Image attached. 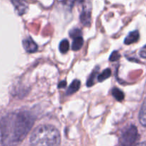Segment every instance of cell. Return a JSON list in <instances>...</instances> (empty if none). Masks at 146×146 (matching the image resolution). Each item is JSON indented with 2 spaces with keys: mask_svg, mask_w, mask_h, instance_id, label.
I'll return each mask as SVG.
<instances>
[{
  "mask_svg": "<svg viewBox=\"0 0 146 146\" xmlns=\"http://www.w3.org/2000/svg\"><path fill=\"white\" fill-rule=\"evenodd\" d=\"M60 52L62 54H65L68 52L69 48H70V44H69V42L67 40H63L62 41L60 42V46H59Z\"/></svg>",
  "mask_w": 146,
  "mask_h": 146,
  "instance_id": "12",
  "label": "cell"
},
{
  "mask_svg": "<svg viewBox=\"0 0 146 146\" xmlns=\"http://www.w3.org/2000/svg\"><path fill=\"white\" fill-rule=\"evenodd\" d=\"M139 36H140V35H139L138 31H133V32H131L126 36L125 40V44H131L136 42L138 40Z\"/></svg>",
  "mask_w": 146,
  "mask_h": 146,
  "instance_id": "5",
  "label": "cell"
},
{
  "mask_svg": "<svg viewBox=\"0 0 146 146\" xmlns=\"http://www.w3.org/2000/svg\"><path fill=\"white\" fill-rule=\"evenodd\" d=\"M80 20L84 25L88 26L90 22V12L89 11L84 10L80 15Z\"/></svg>",
  "mask_w": 146,
  "mask_h": 146,
  "instance_id": "9",
  "label": "cell"
},
{
  "mask_svg": "<svg viewBox=\"0 0 146 146\" xmlns=\"http://www.w3.org/2000/svg\"><path fill=\"white\" fill-rule=\"evenodd\" d=\"M23 47L27 52H34L37 50V45L30 37L23 40Z\"/></svg>",
  "mask_w": 146,
  "mask_h": 146,
  "instance_id": "4",
  "label": "cell"
},
{
  "mask_svg": "<svg viewBox=\"0 0 146 146\" xmlns=\"http://www.w3.org/2000/svg\"><path fill=\"white\" fill-rule=\"evenodd\" d=\"M139 120L140 124L146 127V98L145 99L139 113Z\"/></svg>",
  "mask_w": 146,
  "mask_h": 146,
  "instance_id": "6",
  "label": "cell"
},
{
  "mask_svg": "<svg viewBox=\"0 0 146 146\" xmlns=\"http://www.w3.org/2000/svg\"><path fill=\"white\" fill-rule=\"evenodd\" d=\"M65 86H66L65 81H62V82H60V83H59V85H58L59 88H64Z\"/></svg>",
  "mask_w": 146,
  "mask_h": 146,
  "instance_id": "17",
  "label": "cell"
},
{
  "mask_svg": "<svg viewBox=\"0 0 146 146\" xmlns=\"http://www.w3.org/2000/svg\"><path fill=\"white\" fill-rule=\"evenodd\" d=\"M95 75H95V72H93L92 74V75L90 77L89 80H88V83H87V85H88V87L92 86V85L94 84V79H95Z\"/></svg>",
  "mask_w": 146,
  "mask_h": 146,
  "instance_id": "16",
  "label": "cell"
},
{
  "mask_svg": "<svg viewBox=\"0 0 146 146\" xmlns=\"http://www.w3.org/2000/svg\"><path fill=\"white\" fill-rule=\"evenodd\" d=\"M60 132L50 125H42L34 130L30 137L31 146H59Z\"/></svg>",
  "mask_w": 146,
  "mask_h": 146,
  "instance_id": "2",
  "label": "cell"
},
{
  "mask_svg": "<svg viewBox=\"0 0 146 146\" xmlns=\"http://www.w3.org/2000/svg\"><path fill=\"white\" fill-rule=\"evenodd\" d=\"M110 75H111V70H110V69H106V70H105L101 73L100 75H98V81L99 82H102V81L109 78Z\"/></svg>",
  "mask_w": 146,
  "mask_h": 146,
  "instance_id": "11",
  "label": "cell"
},
{
  "mask_svg": "<svg viewBox=\"0 0 146 146\" xmlns=\"http://www.w3.org/2000/svg\"><path fill=\"white\" fill-rule=\"evenodd\" d=\"M120 57V54L118 53V52L115 51L112 53L111 55H110V60L112 62L117 61V60H119Z\"/></svg>",
  "mask_w": 146,
  "mask_h": 146,
  "instance_id": "14",
  "label": "cell"
},
{
  "mask_svg": "<svg viewBox=\"0 0 146 146\" xmlns=\"http://www.w3.org/2000/svg\"><path fill=\"white\" fill-rule=\"evenodd\" d=\"M70 36H71L72 38H75L77 36H81V31L78 29H73V30L70 32Z\"/></svg>",
  "mask_w": 146,
  "mask_h": 146,
  "instance_id": "15",
  "label": "cell"
},
{
  "mask_svg": "<svg viewBox=\"0 0 146 146\" xmlns=\"http://www.w3.org/2000/svg\"><path fill=\"white\" fill-rule=\"evenodd\" d=\"M136 146H146V141L143 142V143H139V144H137Z\"/></svg>",
  "mask_w": 146,
  "mask_h": 146,
  "instance_id": "18",
  "label": "cell"
},
{
  "mask_svg": "<svg viewBox=\"0 0 146 146\" xmlns=\"http://www.w3.org/2000/svg\"><path fill=\"white\" fill-rule=\"evenodd\" d=\"M33 124V117L27 112L10 115L4 118L1 124L4 144L14 145L23 140Z\"/></svg>",
  "mask_w": 146,
  "mask_h": 146,
  "instance_id": "1",
  "label": "cell"
},
{
  "mask_svg": "<svg viewBox=\"0 0 146 146\" xmlns=\"http://www.w3.org/2000/svg\"><path fill=\"white\" fill-rule=\"evenodd\" d=\"M74 40L72 42V49L74 51H78L82 48V45H83V39H82V36H77L75 38H73Z\"/></svg>",
  "mask_w": 146,
  "mask_h": 146,
  "instance_id": "8",
  "label": "cell"
},
{
  "mask_svg": "<svg viewBox=\"0 0 146 146\" xmlns=\"http://www.w3.org/2000/svg\"><path fill=\"white\" fill-rule=\"evenodd\" d=\"M80 80H75L72 82L71 85L69 86L67 91V95H70L75 93L80 89Z\"/></svg>",
  "mask_w": 146,
  "mask_h": 146,
  "instance_id": "7",
  "label": "cell"
},
{
  "mask_svg": "<svg viewBox=\"0 0 146 146\" xmlns=\"http://www.w3.org/2000/svg\"><path fill=\"white\" fill-rule=\"evenodd\" d=\"M139 139L137 127L135 125H129L124 129L120 136V142L122 146H135Z\"/></svg>",
  "mask_w": 146,
  "mask_h": 146,
  "instance_id": "3",
  "label": "cell"
},
{
  "mask_svg": "<svg viewBox=\"0 0 146 146\" xmlns=\"http://www.w3.org/2000/svg\"><path fill=\"white\" fill-rule=\"evenodd\" d=\"M13 3L16 7L17 10L19 12V15H23L25 12V9L27 8L26 6H25L22 2H19V1H13Z\"/></svg>",
  "mask_w": 146,
  "mask_h": 146,
  "instance_id": "13",
  "label": "cell"
},
{
  "mask_svg": "<svg viewBox=\"0 0 146 146\" xmlns=\"http://www.w3.org/2000/svg\"><path fill=\"white\" fill-rule=\"evenodd\" d=\"M113 97L117 100V101H123L124 99V93L118 88H114L112 91Z\"/></svg>",
  "mask_w": 146,
  "mask_h": 146,
  "instance_id": "10",
  "label": "cell"
},
{
  "mask_svg": "<svg viewBox=\"0 0 146 146\" xmlns=\"http://www.w3.org/2000/svg\"><path fill=\"white\" fill-rule=\"evenodd\" d=\"M140 54H141V57H146V52L143 53V52H142L140 53Z\"/></svg>",
  "mask_w": 146,
  "mask_h": 146,
  "instance_id": "19",
  "label": "cell"
}]
</instances>
